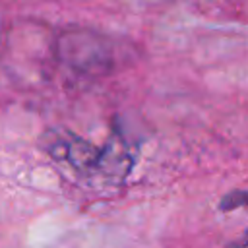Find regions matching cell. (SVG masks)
<instances>
[{"mask_svg": "<svg viewBox=\"0 0 248 248\" xmlns=\"http://www.w3.org/2000/svg\"><path fill=\"white\" fill-rule=\"evenodd\" d=\"M242 205H248V190H232L227 196H223V200L219 202V207L223 211H231V209H236ZM229 248H248V231H244L242 236H238L234 242H231Z\"/></svg>", "mask_w": 248, "mask_h": 248, "instance_id": "cell-1", "label": "cell"}]
</instances>
